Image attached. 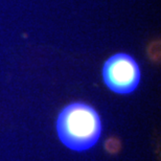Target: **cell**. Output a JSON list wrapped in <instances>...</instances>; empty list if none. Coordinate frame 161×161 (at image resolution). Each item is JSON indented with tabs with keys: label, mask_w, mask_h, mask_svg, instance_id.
I'll list each match as a JSON object with an SVG mask.
<instances>
[{
	"label": "cell",
	"mask_w": 161,
	"mask_h": 161,
	"mask_svg": "<svg viewBox=\"0 0 161 161\" xmlns=\"http://www.w3.org/2000/svg\"><path fill=\"white\" fill-rule=\"evenodd\" d=\"M56 125L61 142L75 152L91 149L102 133L98 113L85 103H72L66 106L59 113Z\"/></svg>",
	"instance_id": "6da1fadb"
},
{
	"label": "cell",
	"mask_w": 161,
	"mask_h": 161,
	"mask_svg": "<svg viewBox=\"0 0 161 161\" xmlns=\"http://www.w3.org/2000/svg\"><path fill=\"white\" fill-rule=\"evenodd\" d=\"M103 80L112 92L130 94L139 85L140 68L133 57L127 53H116L105 62Z\"/></svg>",
	"instance_id": "7a4b0ae2"
}]
</instances>
